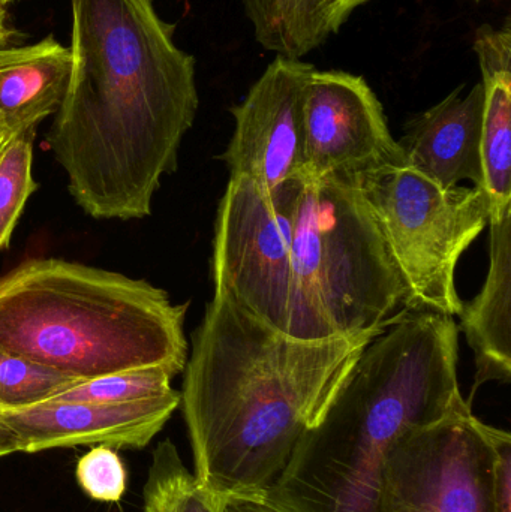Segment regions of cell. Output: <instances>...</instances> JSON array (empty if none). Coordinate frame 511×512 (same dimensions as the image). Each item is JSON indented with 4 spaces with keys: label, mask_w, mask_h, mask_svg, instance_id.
<instances>
[{
    "label": "cell",
    "mask_w": 511,
    "mask_h": 512,
    "mask_svg": "<svg viewBox=\"0 0 511 512\" xmlns=\"http://www.w3.org/2000/svg\"><path fill=\"white\" fill-rule=\"evenodd\" d=\"M71 75L48 146L95 219L147 218L197 116L195 57L155 0H71Z\"/></svg>",
    "instance_id": "6da1fadb"
},
{
    "label": "cell",
    "mask_w": 511,
    "mask_h": 512,
    "mask_svg": "<svg viewBox=\"0 0 511 512\" xmlns=\"http://www.w3.org/2000/svg\"><path fill=\"white\" fill-rule=\"evenodd\" d=\"M375 337L294 339L215 295L180 391L197 480L225 501L264 498Z\"/></svg>",
    "instance_id": "7a4b0ae2"
},
{
    "label": "cell",
    "mask_w": 511,
    "mask_h": 512,
    "mask_svg": "<svg viewBox=\"0 0 511 512\" xmlns=\"http://www.w3.org/2000/svg\"><path fill=\"white\" fill-rule=\"evenodd\" d=\"M458 358L452 316L411 313L372 339L264 498L284 512H375L393 444L468 403Z\"/></svg>",
    "instance_id": "3957f363"
},
{
    "label": "cell",
    "mask_w": 511,
    "mask_h": 512,
    "mask_svg": "<svg viewBox=\"0 0 511 512\" xmlns=\"http://www.w3.org/2000/svg\"><path fill=\"white\" fill-rule=\"evenodd\" d=\"M188 304L164 289L62 259H30L0 276V351L78 381L188 361Z\"/></svg>",
    "instance_id": "277c9868"
},
{
    "label": "cell",
    "mask_w": 511,
    "mask_h": 512,
    "mask_svg": "<svg viewBox=\"0 0 511 512\" xmlns=\"http://www.w3.org/2000/svg\"><path fill=\"white\" fill-rule=\"evenodd\" d=\"M291 249L296 339L378 336L414 313L356 174L300 177Z\"/></svg>",
    "instance_id": "5b68a950"
},
{
    "label": "cell",
    "mask_w": 511,
    "mask_h": 512,
    "mask_svg": "<svg viewBox=\"0 0 511 512\" xmlns=\"http://www.w3.org/2000/svg\"><path fill=\"white\" fill-rule=\"evenodd\" d=\"M356 174L389 254L410 292L413 312L459 316V258L491 221L485 189H443L410 167H375Z\"/></svg>",
    "instance_id": "8992f818"
},
{
    "label": "cell",
    "mask_w": 511,
    "mask_h": 512,
    "mask_svg": "<svg viewBox=\"0 0 511 512\" xmlns=\"http://www.w3.org/2000/svg\"><path fill=\"white\" fill-rule=\"evenodd\" d=\"M375 512H511V436L470 403L390 448Z\"/></svg>",
    "instance_id": "52a82bcc"
},
{
    "label": "cell",
    "mask_w": 511,
    "mask_h": 512,
    "mask_svg": "<svg viewBox=\"0 0 511 512\" xmlns=\"http://www.w3.org/2000/svg\"><path fill=\"white\" fill-rule=\"evenodd\" d=\"M300 179V177H299ZM299 179L267 192L231 177L219 203L213 245L215 295L296 339L293 204Z\"/></svg>",
    "instance_id": "ba28073f"
},
{
    "label": "cell",
    "mask_w": 511,
    "mask_h": 512,
    "mask_svg": "<svg viewBox=\"0 0 511 512\" xmlns=\"http://www.w3.org/2000/svg\"><path fill=\"white\" fill-rule=\"evenodd\" d=\"M305 176L407 167L383 104L368 81L338 69H312L303 96Z\"/></svg>",
    "instance_id": "9c48e42d"
},
{
    "label": "cell",
    "mask_w": 511,
    "mask_h": 512,
    "mask_svg": "<svg viewBox=\"0 0 511 512\" xmlns=\"http://www.w3.org/2000/svg\"><path fill=\"white\" fill-rule=\"evenodd\" d=\"M315 66L276 56L240 104L230 108L234 132L221 156L231 177L275 192L305 176L303 96Z\"/></svg>",
    "instance_id": "30bf717a"
},
{
    "label": "cell",
    "mask_w": 511,
    "mask_h": 512,
    "mask_svg": "<svg viewBox=\"0 0 511 512\" xmlns=\"http://www.w3.org/2000/svg\"><path fill=\"white\" fill-rule=\"evenodd\" d=\"M180 391L129 403L48 400L17 411L0 412V420L17 435L21 453L53 448H143L161 432L180 406Z\"/></svg>",
    "instance_id": "8fae6325"
},
{
    "label": "cell",
    "mask_w": 511,
    "mask_h": 512,
    "mask_svg": "<svg viewBox=\"0 0 511 512\" xmlns=\"http://www.w3.org/2000/svg\"><path fill=\"white\" fill-rule=\"evenodd\" d=\"M464 90L461 84L434 107L411 117L398 141L407 167L443 189L455 188L464 180L485 188L482 81L470 92Z\"/></svg>",
    "instance_id": "7c38bea8"
},
{
    "label": "cell",
    "mask_w": 511,
    "mask_h": 512,
    "mask_svg": "<svg viewBox=\"0 0 511 512\" xmlns=\"http://www.w3.org/2000/svg\"><path fill=\"white\" fill-rule=\"evenodd\" d=\"M71 75V51L53 35L23 47L0 48V135L35 134L56 114Z\"/></svg>",
    "instance_id": "4fadbf2b"
},
{
    "label": "cell",
    "mask_w": 511,
    "mask_h": 512,
    "mask_svg": "<svg viewBox=\"0 0 511 512\" xmlns=\"http://www.w3.org/2000/svg\"><path fill=\"white\" fill-rule=\"evenodd\" d=\"M482 71V164L491 221L511 212V20L497 29L485 23L474 33ZM489 221V222H491Z\"/></svg>",
    "instance_id": "5bb4252c"
},
{
    "label": "cell",
    "mask_w": 511,
    "mask_h": 512,
    "mask_svg": "<svg viewBox=\"0 0 511 512\" xmlns=\"http://www.w3.org/2000/svg\"><path fill=\"white\" fill-rule=\"evenodd\" d=\"M491 265L485 285L462 306L461 330L476 355V391L486 382L509 384L511 378V212L489 222Z\"/></svg>",
    "instance_id": "9a60e30c"
},
{
    "label": "cell",
    "mask_w": 511,
    "mask_h": 512,
    "mask_svg": "<svg viewBox=\"0 0 511 512\" xmlns=\"http://www.w3.org/2000/svg\"><path fill=\"white\" fill-rule=\"evenodd\" d=\"M224 505L225 499L207 490L186 469L170 441L153 451L144 486V512H224Z\"/></svg>",
    "instance_id": "2e32d148"
},
{
    "label": "cell",
    "mask_w": 511,
    "mask_h": 512,
    "mask_svg": "<svg viewBox=\"0 0 511 512\" xmlns=\"http://www.w3.org/2000/svg\"><path fill=\"white\" fill-rule=\"evenodd\" d=\"M177 373L165 366L135 367L78 382L51 400L63 402L129 403L155 399L174 390Z\"/></svg>",
    "instance_id": "e0dca14e"
},
{
    "label": "cell",
    "mask_w": 511,
    "mask_h": 512,
    "mask_svg": "<svg viewBox=\"0 0 511 512\" xmlns=\"http://www.w3.org/2000/svg\"><path fill=\"white\" fill-rule=\"evenodd\" d=\"M78 382L44 364L0 351V412L48 402Z\"/></svg>",
    "instance_id": "ac0fdd59"
},
{
    "label": "cell",
    "mask_w": 511,
    "mask_h": 512,
    "mask_svg": "<svg viewBox=\"0 0 511 512\" xmlns=\"http://www.w3.org/2000/svg\"><path fill=\"white\" fill-rule=\"evenodd\" d=\"M33 137L18 135L0 150V251L8 248L27 200L38 189L32 177Z\"/></svg>",
    "instance_id": "d6986e66"
},
{
    "label": "cell",
    "mask_w": 511,
    "mask_h": 512,
    "mask_svg": "<svg viewBox=\"0 0 511 512\" xmlns=\"http://www.w3.org/2000/svg\"><path fill=\"white\" fill-rule=\"evenodd\" d=\"M255 39L276 56H308L303 33L302 0H242Z\"/></svg>",
    "instance_id": "ffe728a7"
},
{
    "label": "cell",
    "mask_w": 511,
    "mask_h": 512,
    "mask_svg": "<svg viewBox=\"0 0 511 512\" xmlns=\"http://www.w3.org/2000/svg\"><path fill=\"white\" fill-rule=\"evenodd\" d=\"M77 480L81 489L96 501L119 502L125 495V466L116 450L104 445L78 460Z\"/></svg>",
    "instance_id": "44dd1931"
},
{
    "label": "cell",
    "mask_w": 511,
    "mask_h": 512,
    "mask_svg": "<svg viewBox=\"0 0 511 512\" xmlns=\"http://www.w3.org/2000/svg\"><path fill=\"white\" fill-rule=\"evenodd\" d=\"M371 0H302L303 33L308 54L338 35L360 6Z\"/></svg>",
    "instance_id": "7402d4cb"
},
{
    "label": "cell",
    "mask_w": 511,
    "mask_h": 512,
    "mask_svg": "<svg viewBox=\"0 0 511 512\" xmlns=\"http://www.w3.org/2000/svg\"><path fill=\"white\" fill-rule=\"evenodd\" d=\"M224 512H284L266 498H242L234 496L225 501Z\"/></svg>",
    "instance_id": "603a6c76"
},
{
    "label": "cell",
    "mask_w": 511,
    "mask_h": 512,
    "mask_svg": "<svg viewBox=\"0 0 511 512\" xmlns=\"http://www.w3.org/2000/svg\"><path fill=\"white\" fill-rule=\"evenodd\" d=\"M15 453H21L20 441L17 435L0 420V459Z\"/></svg>",
    "instance_id": "cb8c5ba5"
},
{
    "label": "cell",
    "mask_w": 511,
    "mask_h": 512,
    "mask_svg": "<svg viewBox=\"0 0 511 512\" xmlns=\"http://www.w3.org/2000/svg\"><path fill=\"white\" fill-rule=\"evenodd\" d=\"M14 30L9 26L8 12H6V6L0 3V48L6 47L12 36H14Z\"/></svg>",
    "instance_id": "d4e9b609"
},
{
    "label": "cell",
    "mask_w": 511,
    "mask_h": 512,
    "mask_svg": "<svg viewBox=\"0 0 511 512\" xmlns=\"http://www.w3.org/2000/svg\"><path fill=\"white\" fill-rule=\"evenodd\" d=\"M12 2H17V0H0V3H2V5H9V3H12Z\"/></svg>",
    "instance_id": "484cf974"
},
{
    "label": "cell",
    "mask_w": 511,
    "mask_h": 512,
    "mask_svg": "<svg viewBox=\"0 0 511 512\" xmlns=\"http://www.w3.org/2000/svg\"><path fill=\"white\" fill-rule=\"evenodd\" d=\"M6 141L3 140L2 135H0V150H2L3 144H5Z\"/></svg>",
    "instance_id": "4316f807"
},
{
    "label": "cell",
    "mask_w": 511,
    "mask_h": 512,
    "mask_svg": "<svg viewBox=\"0 0 511 512\" xmlns=\"http://www.w3.org/2000/svg\"><path fill=\"white\" fill-rule=\"evenodd\" d=\"M474 2H482V0H474Z\"/></svg>",
    "instance_id": "83f0119b"
}]
</instances>
